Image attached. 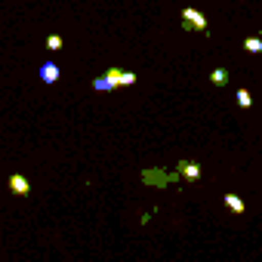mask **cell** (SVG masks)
Here are the masks:
<instances>
[{
  "label": "cell",
  "mask_w": 262,
  "mask_h": 262,
  "mask_svg": "<svg viewBox=\"0 0 262 262\" xmlns=\"http://www.w3.org/2000/svg\"><path fill=\"white\" fill-rule=\"evenodd\" d=\"M105 77L111 80L114 90H117V86H133V83H136V74H133V71H120V68H108Z\"/></svg>",
  "instance_id": "1"
},
{
  "label": "cell",
  "mask_w": 262,
  "mask_h": 262,
  "mask_svg": "<svg viewBox=\"0 0 262 262\" xmlns=\"http://www.w3.org/2000/svg\"><path fill=\"white\" fill-rule=\"evenodd\" d=\"M182 22H185L188 31H204V28H207V16L198 13V10H185V13H182Z\"/></svg>",
  "instance_id": "2"
},
{
  "label": "cell",
  "mask_w": 262,
  "mask_h": 262,
  "mask_svg": "<svg viewBox=\"0 0 262 262\" xmlns=\"http://www.w3.org/2000/svg\"><path fill=\"white\" fill-rule=\"evenodd\" d=\"M176 173H179L182 179H188V182H198V179H201V164H194V161H179V164H176Z\"/></svg>",
  "instance_id": "3"
},
{
  "label": "cell",
  "mask_w": 262,
  "mask_h": 262,
  "mask_svg": "<svg viewBox=\"0 0 262 262\" xmlns=\"http://www.w3.org/2000/svg\"><path fill=\"white\" fill-rule=\"evenodd\" d=\"M62 77V68L56 65V62H47V65H40V80L43 83H56Z\"/></svg>",
  "instance_id": "4"
},
{
  "label": "cell",
  "mask_w": 262,
  "mask_h": 262,
  "mask_svg": "<svg viewBox=\"0 0 262 262\" xmlns=\"http://www.w3.org/2000/svg\"><path fill=\"white\" fill-rule=\"evenodd\" d=\"M10 191H13V194H19V198H25V194L31 191V185H28V179H25V176H10Z\"/></svg>",
  "instance_id": "5"
},
{
  "label": "cell",
  "mask_w": 262,
  "mask_h": 262,
  "mask_svg": "<svg viewBox=\"0 0 262 262\" xmlns=\"http://www.w3.org/2000/svg\"><path fill=\"white\" fill-rule=\"evenodd\" d=\"M222 201H225V207H228L231 213H244V210H247V207H244V201H241L237 194H225Z\"/></svg>",
  "instance_id": "6"
},
{
  "label": "cell",
  "mask_w": 262,
  "mask_h": 262,
  "mask_svg": "<svg viewBox=\"0 0 262 262\" xmlns=\"http://www.w3.org/2000/svg\"><path fill=\"white\" fill-rule=\"evenodd\" d=\"M210 80H213L216 86H225V83H228V71H225V68H216V71L210 74Z\"/></svg>",
  "instance_id": "7"
},
{
  "label": "cell",
  "mask_w": 262,
  "mask_h": 262,
  "mask_svg": "<svg viewBox=\"0 0 262 262\" xmlns=\"http://www.w3.org/2000/svg\"><path fill=\"white\" fill-rule=\"evenodd\" d=\"M244 50H247V53H262V40H259V37H247V40H244Z\"/></svg>",
  "instance_id": "8"
},
{
  "label": "cell",
  "mask_w": 262,
  "mask_h": 262,
  "mask_svg": "<svg viewBox=\"0 0 262 262\" xmlns=\"http://www.w3.org/2000/svg\"><path fill=\"white\" fill-rule=\"evenodd\" d=\"M237 105H241V108H250V105H253V96H250L247 90H237Z\"/></svg>",
  "instance_id": "9"
},
{
  "label": "cell",
  "mask_w": 262,
  "mask_h": 262,
  "mask_svg": "<svg viewBox=\"0 0 262 262\" xmlns=\"http://www.w3.org/2000/svg\"><path fill=\"white\" fill-rule=\"evenodd\" d=\"M47 50H53V53L62 50V37H59V34H50V37H47Z\"/></svg>",
  "instance_id": "10"
},
{
  "label": "cell",
  "mask_w": 262,
  "mask_h": 262,
  "mask_svg": "<svg viewBox=\"0 0 262 262\" xmlns=\"http://www.w3.org/2000/svg\"><path fill=\"white\" fill-rule=\"evenodd\" d=\"M93 86H96V90H114L108 77H96V83H93Z\"/></svg>",
  "instance_id": "11"
}]
</instances>
